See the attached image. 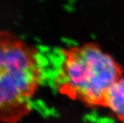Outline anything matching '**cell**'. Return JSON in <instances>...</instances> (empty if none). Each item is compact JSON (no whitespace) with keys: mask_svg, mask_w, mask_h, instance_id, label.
<instances>
[{"mask_svg":"<svg viewBox=\"0 0 124 123\" xmlns=\"http://www.w3.org/2000/svg\"><path fill=\"white\" fill-rule=\"evenodd\" d=\"M124 73L119 62L93 42L65 48L55 76L58 92L92 108H103L110 87Z\"/></svg>","mask_w":124,"mask_h":123,"instance_id":"6da1fadb","label":"cell"},{"mask_svg":"<svg viewBox=\"0 0 124 123\" xmlns=\"http://www.w3.org/2000/svg\"><path fill=\"white\" fill-rule=\"evenodd\" d=\"M42 78V59L37 49L0 32V122L17 123L28 114Z\"/></svg>","mask_w":124,"mask_h":123,"instance_id":"7a4b0ae2","label":"cell"},{"mask_svg":"<svg viewBox=\"0 0 124 123\" xmlns=\"http://www.w3.org/2000/svg\"><path fill=\"white\" fill-rule=\"evenodd\" d=\"M103 108L107 109L120 123H124V73L110 87Z\"/></svg>","mask_w":124,"mask_h":123,"instance_id":"3957f363","label":"cell"}]
</instances>
